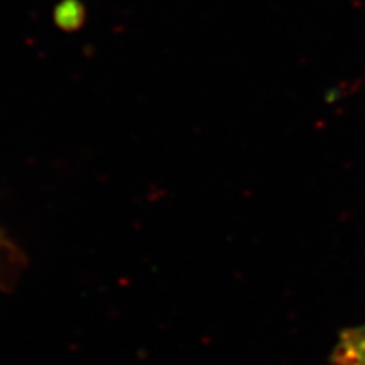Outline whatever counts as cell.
<instances>
[{"instance_id": "obj_1", "label": "cell", "mask_w": 365, "mask_h": 365, "mask_svg": "<svg viewBox=\"0 0 365 365\" xmlns=\"http://www.w3.org/2000/svg\"><path fill=\"white\" fill-rule=\"evenodd\" d=\"M341 365H365V325L349 330L339 349Z\"/></svg>"}]
</instances>
